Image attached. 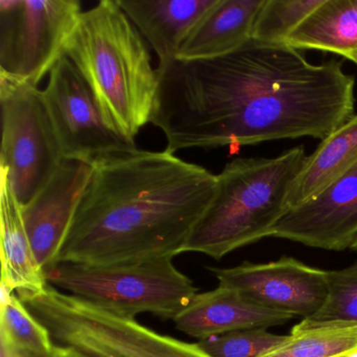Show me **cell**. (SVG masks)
<instances>
[{
    "label": "cell",
    "mask_w": 357,
    "mask_h": 357,
    "mask_svg": "<svg viewBox=\"0 0 357 357\" xmlns=\"http://www.w3.org/2000/svg\"><path fill=\"white\" fill-rule=\"evenodd\" d=\"M342 61L313 64L300 50L250 39L231 53L158 64L151 123L166 151L324 139L355 116Z\"/></svg>",
    "instance_id": "cell-1"
},
{
    "label": "cell",
    "mask_w": 357,
    "mask_h": 357,
    "mask_svg": "<svg viewBox=\"0 0 357 357\" xmlns=\"http://www.w3.org/2000/svg\"><path fill=\"white\" fill-rule=\"evenodd\" d=\"M216 185L217 175L166 150L106 158L93 166L57 263L174 258Z\"/></svg>",
    "instance_id": "cell-2"
},
{
    "label": "cell",
    "mask_w": 357,
    "mask_h": 357,
    "mask_svg": "<svg viewBox=\"0 0 357 357\" xmlns=\"http://www.w3.org/2000/svg\"><path fill=\"white\" fill-rule=\"evenodd\" d=\"M106 122L135 141L151 123L158 91V68L137 26L116 0H102L81 14L66 47Z\"/></svg>",
    "instance_id": "cell-3"
},
{
    "label": "cell",
    "mask_w": 357,
    "mask_h": 357,
    "mask_svg": "<svg viewBox=\"0 0 357 357\" xmlns=\"http://www.w3.org/2000/svg\"><path fill=\"white\" fill-rule=\"evenodd\" d=\"M307 156L305 148L298 146L275 158H236L225 165L183 252L220 260L271 237L273 227L289 212V193Z\"/></svg>",
    "instance_id": "cell-4"
},
{
    "label": "cell",
    "mask_w": 357,
    "mask_h": 357,
    "mask_svg": "<svg viewBox=\"0 0 357 357\" xmlns=\"http://www.w3.org/2000/svg\"><path fill=\"white\" fill-rule=\"evenodd\" d=\"M47 284L127 319L148 312L174 319L198 294L173 258L110 264L57 263L45 271Z\"/></svg>",
    "instance_id": "cell-5"
},
{
    "label": "cell",
    "mask_w": 357,
    "mask_h": 357,
    "mask_svg": "<svg viewBox=\"0 0 357 357\" xmlns=\"http://www.w3.org/2000/svg\"><path fill=\"white\" fill-rule=\"evenodd\" d=\"M47 328L54 344L87 357H211L197 342H181L103 310L47 284L37 294H17Z\"/></svg>",
    "instance_id": "cell-6"
},
{
    "label": "cell",
    "mask_w": 357,
    "mask_h": 357,
    "mask_svg": "<svg viewBox=\"0 0 357 357\" xmlns=\"http://www.w3.org/2000/svg\"><path fill=\"white\" fill-rule=\"evenodd\" d=\"M0 171L24 206L51 181L64 158L43 91L0 80Z\"/></svg>",
    "instance_id": "cell-7"
},
{
    "label": "cell",
    "mask_w": 357,
    "mask_h": 357,
    "mask_svg": "<svg viewBox=\"0 0 357 357\" xmlns=\"http://www.w3.org/2000/svg\"><path fill=\"white\" fill-rule=\"evenodd\" d=\"M78 0L0 1V80L37 87L66 55Z\"/></svg>",
    "instance_id": "cell-8"
},
{
    "label": "cell",
    "mask_w": 357,
    "mask_h": 357,
    "mask_svg": "<svg viewBox=\"0 0 357 357\" xmlns=\"http://www.w3.org/2000/svg\"><path fill=\"white\" fill-rule=\"evenodd\" d=\"M43 93L64 160L95 166L137 149L135 141L108 125L84 79L66 55L50 73Z\"/></svg>",
    "instance_id": "cell-9"
},
{
    "label": "cell",
    "mask_w": 357,
    "mask_h": 357,
    "mask_svg": "<svg viewBox=\"0 0 357 357\" xmlns=\"http://www.w3.org/2000/svg\"><path fill=\"white\" fill-rule=\"evenodd\" d=\"M208 271L219 285L237 289L260 306L292 317H312L327 298V271L292 257L229 268L208 267Z\"/></svg>",
    "instance_id": "cell-10"
},
{
    "label": "cell",
    "mask_w": 357,
    "mask_h": 357,
    "mask_svg": "<svg viewBox=\"0 0 357 357\" xmlns=\"http://www.w3.org/2000/svg\"><path fill=\"white\" fill-rule=\"evenodd\" d=\"M271 237L342 252L357 239V165L306 204L291 208Z\"/></svg>",
    "instance_id": "cell-11"
},
{
    "label": "cell",
    "mask_w": 357,
    "mask_h": 357,
    "mask_svg": "<svg viewBox=\"0 0 357 357\" xmlns=\"http://www.w3.org/2000/svg\"><path fill=\"white\" fill-rule=\"evenodd\" d=\"M93 170L86 162L64 160L47 185L22 206L35 258L45 273L57 263Z\"/></svg>",
    "instance_id": "cell-12"
},
{
    "label": "cell",
    "mask_w": 357,
    "mask_h": 357,
    "mask_svg": "<svg viewBox=\"0 0 357 357\" xmlns=\"http://www.w3.org/2000/svg\"><path fill=\"white\" fill-rule=\"evenodd\" d=\"M292 319L260 306L237 289L219 285L196 294L173 321L179 331L200 342L240 330L268 329Z\"/></svg>",
    "instance_id": "cell-13"
},
{
    "label": "cell",
    "mask_w": 357,
    "mask_h": 357,
    "mask_svg": "<svg viewBox=\"0 0 357 357\" xmlns=\"http://www.w3.org/2000/svg\"><path fill=\"white\" fill-rule=\"evenodd\" d=\"M217 0H116L142 36L153 47L158 64L178 58L183 43Z\"/></svg>",
    "instance_id": "cell-14"
},
{
    "label": "cell",
    "mask_w": 357,
    "mask_h": 357,
    "mask_svg": "<svg viewBox=\"0 0 357 357\" xmlns=\"http://www.w3.org/2000/svg\"><path fill=\"white\" fill-rule=\"evenodd\" d=\"M263 3L264 0H217L183 43L178 58L218 57L241 47L252 39Z\"/></svg>",
    "instance_id": "cell-15"
},
{
    "label": "cell",
    "mask_w": 357,
    "mask_h": 357,
    "mask_svg": "<svg viewBox=\"0 0 357 357\" xmlns=\"http://www.w3.org/2000/svg\"><path fill=\"white\" fill-rule=\"evenodd\" d=\"M0 229H1V283L17 294H37L47 285L39 266L18 202L5 173L0 171Z\"/></svg>",
    "instance_id": "cell-16"
},
{
    "label": "cell",
    "mask_w": 357,
    "mask_h": 357,
    "mask_svg": "<svg viewBox=\"0 0 357 357\" xmlns=\"http://www.w3.org/2000/svg\"><path fill=\"white\" fill-rule=\"evenodd\" d=\"M357 165V114L321 139L294 181L289 208L319 196ZM289 210V211H290Z\"/></svg>",
    "instance_id": "cell-17"
},
{
    "label": "cell",
    "mask_w": 357,
    "mask_h": 357,
    "mask_svg": "<svg viewBox=\"0 0 357 357\" xmlns=\"http://www.w3.org/2000/svg\"><path fill=\"white\" fill-rule=\"evenodd\" d=\"M285 45L349 59L357 54V0H323L288 36Z\"/></svg>",
    "instance_id": "cell-18"
},
{
    "label": "cell",
    "mask_w": 357,
    "mask_h": 357,
    "mask_svg": "<svg viewBox=\"0 0 357 357\" xmlns=\"http://www.w3.org/2000/svg\"><path fill=\"white\" fill-rule=\"evenodd\" d=\"M357 351V323L303 319L259 357H347Z\"/></svg>",
    "instance_id": "cell-19"
},
{
    "label": "cell",
    "mask_w": 357,
    "mask_h": 357,
    "mask_svg": "<svg viewBox=\"0 0 357 357\" xmlns=\"http://www.w3.org/2000/svg\"><path fill=\"white\" fill-rule=\"evenodd\" d=\"M323 0H264L252 29V39L268 45H285L290 34Z\"/></svg>",
    "instance_id": "cell-20"
},
{
    "label": "cell",
    "mask_w": 357,
    "mask_h": 357,
    "mask_svg": "<svg viewBox=\"0 0 357 357\" xmlns=\"http://www.w3.org/2000/svg\"><path fill=\"white\" fill-rule=\"evenodd\" d=\"M0 333L16 346L33 352L50 354L55 344L47 328L31 313L17 294L1 301Z\"/></svg>",
    "instance_id": "cell-21"
},
{
    "label": "cell",
    "mask_w": 357,
    "mask_h": 357,
    "mask_svg": "<svg viewBox=\"0 0 357 357\" xmlns=\"http://www.w3.org/2000/svg\"><path fill=\"white\" fill-rule=\"evenodd\" d=\"M327 275V298L311 319L357 323V262Z\"/></svg>",
    "instance_id": "cell-22"
},
{
    "label": "cell",
    "mask_w": 357,
    "mask_h": 357,
    "mask_svg": "<svg viewBox=\"0 0 357 357\" xmlns=\"http://www.w3.org/2000/svg\"><path fill=\"white\" fill-rule=\"evenodd\" d=\"M283 338L284 335L257 328L229 332L200 340L197 344L211 357H259Z\"/></svg>",
    "instance_id": "cell-23"
},
{
    "label": "cell",
    "mask_w": 357,
    "mask_h": 357,
    "mask_svg": "<svg viewBox=\"0 0 357 357\" xmlns=\"http://www.w3.org/2000/svg\"><path fill=\"white\" fill-rule=\"evenodd\" d=\"M0 357H57V354L56 349L50 354H43L20 348L13 344L5 334L0 333Z\"/></svg>",
    "instance_id": "cell-24"
},
{
    "label": "cell",
    "mask_w": 357,
    "mask_h": 357,
    "mask_svg": "<svg viewBox=\"0 0 357 357\" xmlns=\"http://www.w3.org/2000/svg\"><path fill=\"white\" fill-rule=\"evenodd\" d=\"M55 349L57 357H87L77 351L72 350V349L60 348V347L56 346Z\"/></svg>",
    "instance_id": "cell-25"
},
{
    "label": "cell",
    "mask_w": 357,
    "mask_h": 357,
    "mask_svg": "<svg viewBox=\"0 0 357 357\" xmlns=\"http://www.w3.org/2000/svg\"><path fill=\"white\" fill-rule=\"evenodd\" d=\"M348 60H350V61H352L353 63H355L357 66V54H355V55L351 56V57L349 58Z\"/></svg>",
    "instance_id": "cell-26"
},
{
    "label": "cell",
    "mask_w": 357,
    "mask_h": 357,
    "mask_svg": "<svg viewBox=\"0 0 357 357\" xmlns=\"http://www.w3.org/2000/svg\"><path fill=\"white\" fill-rule=\"evenodd\" d=\"M350 250H353V252H357V239L355 240V242H354V243L352 244V246H351Z\"/></svg>",
    "instance_id": "cell-27"
},
{
    "label": "cell",
    "mask_w": 357,
    "mask_h": 357,
    "mask_svg": "<svg viewBox=\"0 0 357 357\" xmlns=\"http://www.w3.org/2000/svg\"><path fill=\"white\" fill-rule=\"evenodd\" d=\"M347 357H357V351H355V352L351 353V354Z\"/></svg>",
    "instance_id": "cell-28"
}]
</instances>
